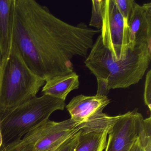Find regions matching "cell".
Instances as JSON below:
<instances>
[{
    "instance_id": "1",
    "label": "cell",
    "mask_w": 151,
    "mask_h": 151,
    "mask_svg": "<svg viewBox=\"0 0 151 151\" xmlns=\"http://www.w3.org/2000/svg\"><path fill=\"white\" fill-rule=\"evenodd\" d=\"M101 30L69 24L34 0H14L11 45L28 68L45 81L73 72L71 60L86 57Z\"/></svg>"
},
{
    "instance_id": "2",
    "label": "cell",
    "mask_w": 151,
    "mask_h": 151,
    "mask_svg": "<svg viewBox=\"0 0 151 151\" xmlns=\"http://www.w3.org/2000/svg\"><path fill=\"white\" fill-rule=\"evenodd\" d=\"M151 60V45L138 44L124 60H116L102 43L101 36L93 45L85 63L96 78H106L110 90L125 89L142 79Z\"/></svg>"
},
{
    "instance_id": "3",
    "label": "cell",
    "mask_w": 151,
    "mask_h": 151,
    "mask_svg": "<svg viewBox=\"0 0 151 151\" xmlns=\"http://www.w3.org/2000/svg\"><path fill=\"white\" fill-rule=\"evenodd\" d=\"M65 107V101L43 94L15 107L0 110L1 146H14L28 132L47 122L53 112Z\"/></svg>"
},
{
    "instance_id": "4",
    "label": "cell",
    "mask_w": 151,
    "mask_h": 151,
    "mask_svg": "<svg viewBox=\"0 0 151 151\" xmlns=\"http://www.w3.org/2000/svg\"><path fill=\"white\" fill-rule=\"evenodd\" d=\"M2 59L0 110H5L17 106L36 97L45 81L32 71L13 46L8 55Z\"/></svg>"
},
{
    "instance_id": "5",
    "label": "cell",
    "mask_w": 151,
    "mask_h": 151,
    "mask_svg": "<svg viewBox=\"0 0 151 151\" xmlns=\"http://www.w3.org/2000/svg\"><path fill=\"white\" fill-rule=\"evenodd\" d=\"M101 36L104 46L116 60H124L129 49L128 23L114 0H105Z\"/></svg>"
},
{
    "instance_id": "6",
    "label": "cell",
    "mask_w": 151,
    "mask_h": 151,
    "mask_svg": "<svg viewBox=\"0 0 151 151\" xmlns=\"http://www.w3.org/2000/svg\"><path fill=\"white\" fill-rule=\"evenodd\" d=\"M107 96H85L81 94L73 98L66 106L76 122L86 124L85 127L106 128L110 127L117 117L107 115L103 109L110 103Z\"/></svg>"
},
{
    "instance_id": "7",
    "label": "cell",
    "mask_w": 151,
    "mask_h": 151,
    "mask_svg": "<svg viewBox=\"0 0 151 151\" xmlns=\"http://www.w3.org/2000/svg\"><path fill=\"white\" fill-rule=\"evenodd\" d=\"M144 119L137 109L117 116L109 131L105 151H131L142 132Z\"/></svg>"
},
{
    "instance_id": "8",
    "label": "cell",
    "mask_w": 151,
    "mask_h": 151,
    "mask_svg": "<svg viewBox=\"0 0 151 151\" xmlns=\"http://www.w3.org/2000/svg\"><path fill=\"white\" fill-rule=\"evenodd\" d=\"M86 124L70 119L60 122L48 120L41 135L34 144L35 151H49L67 140L81 129Z\"/></svg>"
},
{
    "instance_id": "9",
    "label": "cell",
    "mask_w": 151,
    "mask_h": 151,
    "mask_svg": "<svg viewBox=\"0 0 151 151\" xmlns=\"http://www.w3.org/2000/svg\"><path fill=\"white\" fill-rule=\"evenodd\" d=\"M129 49L138 44L151 45V3H136L128 23Z\"/></svg>"
},
{
    "instance_id": "10",
    "label": "cell",
    "mask_w": 151,
    "mask_h": 151,
    "mask_svg": "<svg viewBox=\"0 0 151 151\" xmlns=\"http://www.w3.org/2000/svg\"><path fill=\"white\" fill-rule=\"evenodd\" d=\"M79 76L73 72L63 76H56L45 81L42 92L45 95L65 101L68 94L78 89Z\"/></svg>"
},
{
    "instance_id": "11",
    "label": "cell",
    "mask_w": 151,
    "mask_h": 151,
    "mask_svg": "<svg viewBox=\"0 0 151 151\" xmlns=\"http://www.w3.org/2000/svg\"><path fill=\"white\" fill-rule=\"evenodd\" d=\"M14 0H0V58H5L11 47V23Z\"/></svg>"
},
{
    "instance_id": "12",
    "label": "cell",
    "mask_w": 151,
    "mask_h": 151,
    "mask_svg": "<svg viewBox=\"0 0 151 151\" xmlns=\"http://www.w3.org/2000/svg\"><path fill=\"white\" fill-rule=\"evenodd\" d=\"M110 128L97 129L89 127L81 129L78 142L74 151H104Z\"/></svg>"
},
{
    "instance_id": "13",
    "label": "cell",
    "mask_w": 151,
    "mask_h": 151,
    "mask_svg": "<svg viewBox=\"0 0 151 151\" xmlns=\"http://www.w3.org/2000/svg\"><path fill=\"white\" fill-rule=\"evenodd\" d=\"M91 17L89 25L101 30L103 22L105 0H93Z\"/></svg>"
},
{
    "instance_id": "14",
    "label": "cell",
    "mask_w": 151,
    "mask_h": 151,
    "mask_svg": "<svg viewBox=\"0 0 151 151\" xmlns=\"http://www.w3.org/2000/svg\"><path fill=\"white\" fill-rule=\"evenodd\" d=\"M114 1L119 12L128 23L136 2L133 0H114Z\"/></svg>"
},
{
    "instance_id": "15",
    "label": "cell",
    "mask_w": 151,
    "mask_h": 151,
    "mask_svg": "<svg viewBox=\"0 0 151 151\" xmlns=\"http://www.w3.org/2000/svg\"><path fill=\"white\" fill-rule=\"evenodd\" d=\"M81 129L67 140L49 151H74L78 142Z\"/></svg>"
},
{
    "instance_id": "16",
    "label": "cell",
    "mask_w": 151,
    "mask_h": 151,
    "mask_svg": "<svg viewBox=\"0 0 151 151\" xmlns=\"http://www.w3.org/2000/svg\"><path fill=\"white\" fill-rule=\"evenodd\" d=\"M144 101L149 110L151 109V70L147 73L144 93Z\"/></svg>"
},
{
    "instance_id": "17",
    "label": "cell",
    "mask_w": 151,
    "mask_h": 151,
    "mask_svg": "<svg viewBox=\"0 0 151 151\" xmlns=\"http://www.w3.org/2000/svg\"><path fill=\"white\" fill-rule=\"evenodd\" d=\"M98 89L96 95L99 96H107L109 93L108 81L106 78H97Z\"/></svg>"
},
{
    "instance_id": "18",
    "label": "cell",
    "mask_w": 151,
    "mask_h": 151,
    "mask_svg": "<svg viewBox=\"0 0 151 151\" xmlns=\"http://www.w3.org/2000/svg\"><path fill=\"white\" fill-rule=\"evenodd\" d=\"M139 137L134 143L132 148L131 151H145V149L143 147Z\"/></svg>"
},
{
    "instance_id": "19",
    "label": "cell",
    "mask_w": 151,
    "mask_h": 151,
    "mask_svg": "<svg viewBox=\"0 0 151 151\" xmlns=\"http://www.w3.org/2000/svg\"><path fill=\"white\" fill-rule=\"evenodd\" d=\"M3 60L0 58V89L1 86V78H2V71H3Z\"/></svg>"
},
{
    "instance_id": "20",
    "label": "cell",
    "mask_w": 151,
    "mask_h": 151,
    "mask_svg": "<svg viewBox=\"0 0 151 151\" xmlns=\"http://www.w3.org/2000/svg\"><path fill=\"white\" fill-rule=\"evenodd\" d=\"M2 135H1V129H0V149H1V146H2Z\"/></svg>"
},
{
    "instance_id": "21",
    "label": "cell",
    "mask_w": 151,
    "mask_h": 151,
    "mask_svg": "<svg viewBox=\"0 0 151 151\" xmlns=\"http://www.w3.org/2000/svg\"><path fill=\"white\" fill-rule=\"evenodd\" d=\"M0 151H5V147H2Z\"/></svg>"
}]
</instances>
